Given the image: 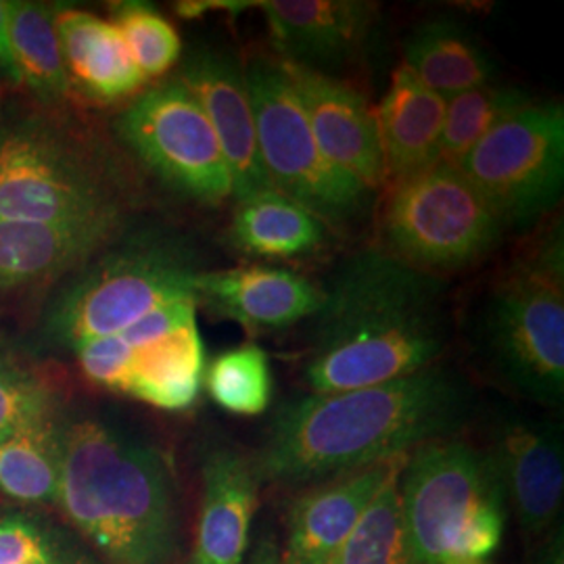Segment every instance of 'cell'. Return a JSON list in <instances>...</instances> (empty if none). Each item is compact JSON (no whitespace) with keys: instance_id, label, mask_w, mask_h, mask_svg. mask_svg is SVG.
Here are the masks:
<instances>
[{"instance_id":"6da1fadb","label":"cell","mask_w":564,"mask_h":564,"mask_svg":"<svg viewBox=\"0 0 564 564\" xmlns=\"http://www.w3.org/2000/svg\"><path fill=\"white\" fill-rule=\"evenodd\" d=\"M473 410V384L437 362L391 383L282 403L251 458L260 484L295 491L460 435Z\"/></svg>"},{"instance_id":"7a4b0ae2","label":"cell","mask_w":564,"mask_h":564,"mask_svg":"<svg viewBox=\"0 0 564 564\" xmlns=\"http://www.w3.org/2000/svg\"><path fill=\"white\" fill-rule=\"evenodd\" d=\"M314 318L303 362L314 395L405 379L437 364L449 341L444 281L383 249L343 263Z\"/></svg>"},{"instance_id":"3957f363","label":"cell","mask_w":564,"mask_h":564,"mask_svg":"<svg viewBox=\"0 0 564 564\" xmlns=\"http://www.w3.org/2000/svg\"><path fill=\"white\" fill-rule=\"evenodd\" d=\"M55 514L102 564H181L174 464L162 445L118 419L67 408Z\"/></svg>"},{"instance_id":"277c9868","label":"cell","mask_w":564,"mask_h":564,"mask_svg":"<svg viewBox=\"0 0 564 564\" xmlns=\"http://www.w3.org/2000/svg\"><path fill=\"white\" fill-rule=\"evenodd\" d=\"M67 109L0 97V223L134 220V174L111 142Z\"/></svg>"},{"instance_id":"5b68a950","label":"cell","mask_w":564,"mask_h":564,"mask_svg":"<svg viewBox=\"0 0 564 564\" xmlns=\"http://www.w3.org/2000/svg\"><path fill=\"white\" fill-rule=\"evenodd\" d=\"M199 272L184 242L132 228L53 286L32 351H74L82 343L120 335L163 303L195 297Z\"/></svg>"},{"instance_id":"8992f818","label":"cell","mask_w":564,"mask_h":564,"mask_svg":"<svg viewBox=\"0 0 564 564\" xmlns=\"http://www.w3.org/2000/svg\"><path fill=\"white\" fill-rule=\"evenodd\" d=\"M398 494L412 564L485 563L502 544L500 477L487 449L460 435L410 452Z\"/></svg>"},{"instance_id":"52a82bcc","label":"cell","mask_w":564,"mask_h":564,"mask_svg":"<svg viewBox=\"0 0 564 564\" xmlns=\"http://www.w3.org/2000/svg\"><path fill=\"white\" fill-rule=\"evenodd\" d=\"M485 362L524 400L564 402V239L552 224L489 289L479 316Z\"/></svg>"},{"instance_id":"ba28073f","label":"cell","mask_w":564,"mask_h":564,"mask_svg":"<svg viewBox=\"0 0 564 564\" xmlns=\"http://www.w3.org/2000/svg\"><path fill=\"white\" fill-rule=\"evenodd\" d=\"M379 228L384 253L433 276L481 262L508 230L479 188L444 162L391 184Z\"/></svg>"},{"instance_id":"9c48e42d","label":"cell","mask_w":564,"mask_h":564,"mask_svg":"<svg viewBox=\"0 0 564 564\" xmlns=\"http://www.w3.org/2000/svg\"><path fill=\"white\" fill-rule=\"evenodd\" d=\"M242 67L260 158L272 188L300 203L324 226L360 220L372 191L326 160L281 57L256 51Z\"/></svg>"},{"instance_id":"30bf717a","label":"cell","mask_w":564,"mask_h":564,"mask_svg":"<svg viewBox=\"0 0 564 564\" xmlns=\"http://www.w3.org/2000/svg\"><path fill=\"white\" fill-rule=\"evenodd\" d=\"M126 151L172 191L202 205L232 197V174L199 101L176 78L139 93L113 120Z\"/></svg>"},{"instance_id":"8fae6325","label":"cell","mask_w":564,"mask_h":564,"mask_svg":"<svg viewBox=\"0 0 564 564\" xmlns=\"http://www.w3.org/2000/svg\"><path fill=\"white\" fill-rule=\"evenodd\" d=\"M458 170L508 228L540 218L563 197V105L519 107L466 153Z\"/></svg>"},{"instance_id":"7c38bea8","label":"cell","mask_w":564,"mask_h":564,"mask_svg":"<svg viewBox=\"0 0 564 564\" xmlns=\"http://www.w3.org/2000/svg\"><path fill=\"white\" fill-rule=\"evenodd\" d=\"M529 542H540L561 523L564 498L563 429L554 421L506 416L491 431L485 447Z\"/></svg>"},{"instance_id":"4fadbf2b","label":"cell","mask_w":564,"mask_h":564,"mask_svg":"<svg viewBox=\"0 0 564 564\" xmlns=\"http://www.w3.org/2000/svg\"><path fill=\"white\" fill-rule=\"evenodd\" d=\"M405 456L370 464L293 491L284 508V564H324L362 521L395 475Z\"/></svg>"},{"instance_id":"5bb4252c","label":"cell","mask_w":564,"mask_h":564,"mask_svg":"<svg viewBox=\"0 0 564 564\" xmlns=\"http://www.w3.org/2000/svg\"><path fill=\"white\" fill-rule=\"evenodd\" d=\"M174 78L199 101L218 137L232 174V197L241 202L270 191L242 61L220 48H197Z\"/></svg>"},{"instance_id":"9a60e30c","label":"cell","mask_w":564,"mask_h":564,"mask_svg":"<svg viewBox=\"0 0 564 564\" xmlns=\"http://www.w3.org/2000/svg\"><path fill=\"white\" fill-rule=\"evenodd\" d=\"M132 226L134 220L0 223V297L53 289Z\"/></svg>"},{"instance_id":"2e32d148","label":"cell","mask_w":564,"mask_h":564,"mask_svg":"<svg viewBox=\"0 0 564 564\" xmlns=\"http://www.w3.org/2000/svg\"><path fill=\"white\" fill-rule=\"evenodd\" d=\"M282 63L326 160L372 193L384 186L387 170L375 109L345 82L289 61Z\"/></svg>"},{"instance_id":"e0dca14e","label":"cell","mask_w":564,"mask_h":564,"mask_svg":"<svg viewBox=\"0 0 564 564\" xmlns=\"http://www.w3.org/2000/svg\"><path fill=\"white\" fill-rule=\"evenodd\" d=\"M197 305L241 324L251 335L291 328L318 314L324 289L289 268L237 265L202 270L195 279Z\"/></svg>"},{"instance_id":"ac0fdd59","label":"cell","mask_w":564,"mask_h":564,"mask_svg":"<svg viewBox=\"0 0 564 564\" xmlns=\"http://www.w3.org/2000/svg\"><path fill=\"white\" fill-rule=\"evenodd\" d=\"M253 458L241 447L212 445L202 458V502L184 564H242L260 502Z\"/></svg>"},{"instance_id":"d6986e66","label":"cell","mask_w":564,"mask_h":564,"mask_svg":"<svg viewBox=\"0 0 564 564\" xmlns=\"http://www.w3.org/2000/svg\"><path fill=\"white\" fill-rule=\"evenodd\" d=\"M281 59L326 74L356 59L375 25V4L360 0L256 2Z\"/></svg>"},{"instance_id":"ffe728a7","label":"cell","mask_w":564,"mask_h":564,"mask_svg":"<svg viewBox=\"0 0 564 564\" xmlns=\"http://www.w3.org/2000/svg\"><path fill=\"white\" fill-rule=\"evenodd\" d=\"M55 28L74 97L109 105L141 93L147 80L111 21L57 7Z\"/></svg>"},{"instance_id":"44dd1931","label":"cell","mask_w":564,"mask_h":564,"mask_svg":"<svg viewBox=\"0 0 564 564\" xmlns=\"http://www.w3.org/2000/svg\"><path fill=\"white\" fill-rule=\"evenodd\" d=\"M387 182H400L440 162L445 99L405 65L398 67L375 109Z\"/></svg>"},{"instance_id":"7402d4cb","label":"cell","mask_w":564,"mask_h":564,"mask_svg":"<svg viewBox=\"0 0 564 564\" xmlns=\"http://www.w3.org/2000/svg\"><path fill=\"white\" fill-rule=\"evenodd\" d=\"M67 405L0 435V505L55 510Z\"/></svg>"},{"instance_id":"603a6c76","label":"cell","mask_w":564,"mask_h":564,"mask_svg":"<svg viewBox=\"0 0 564 564\" xmlns=\"http://www.w3.org/2000/svg\"><path fill=\"white\" fill-rule=\"evenodd\" d=\"M132 349L123 395L165 412H184L195 405L207 368L197 321Z\"/></svg>"},{"instance_id":"cb8c5ba5","label":"cell","mask_w":564,"mask_h":564,"mask_svg":"<svg viewBox=\"0 0 564 564\" xmlns=\"http://www.w3.org/2000/svg\"><path fill=\"white\" fill-rule=\"evenodd\" d=\"M403 65L440 97L494 82L496 65L484 44L456 20L424 21L403 44Z\"/></svg>"},{"instance_id":"d4e9b609","label":"cell","mask_w":564,"mask_h":564,"mask_svg":"<svg viewBox=\"0 0 564 564\" xmlns=\"http://www.w3.org/2000/svg\"><path fill=\"white\" fill-rule=\"evenodd\" d=\"M53 2L9 0L7 28L20 86L34 101L67 107L74 101L72 82L61 55Z\"/></svg>"},{"instance_id":"484cf974","label":"cell","mask_w":564,"mask_h":564,"mask_svg":"<svg viewBox=\"0 0 564 564\" xmlns=\"http://www.w3.org/2000/svg\"><path fill=\"white\" fill-rule=\"evenodd\" d=\"M230 239L249 256L293 260L323 247L326 226L300 203L270 188L237 202Z\"/></svg>"},{"instance_id":"4316f807","label":"cell","mask_w":564,"mask_h":564,"mask_svg":"<svg viewBox=\"0 0 564 564\" xmlns=\"http://www.w3.org/2000/svg\"><path fill=\"white\" fill-rule=\"evenodd\" d=\"M63 405L67 391L53 366L0 328V435Z\"/></svg>"},{"instance_id":"83f0119b","label":"cell","mask_w":564,"mask_h":564,"mask_svg":"<svg viewBox=\"0 0 564 564\" xmlns=\"http://www.w3.org/2000/svg\"><path fill=\"white\" fill-rule=\"evenodd\" d=\"M0 564H102L53 510H0Z\"/></svg>"},{"instance_id":"f1b7e54d","label":"cell","mask_w":564,"mask_h":564,"mask_svg":"<svg viewBox=\"0 0 564 564\" xmlns=\"http://www.w3.org/2000/svg\"><path fill=\"white\" fill-rule=\"evenodd\" d=\"M203 387L232 416H260L274 400V370L268 351L245 343L216 356L205 368Z\"/></svg>"},{"instance_id":"f546056e","label":"cell","mask_w":564,"mask_h":564,"mask_svg":"<svg viewBox=\"0 0 564 564\" xmlns=\"http://www.w3.org/2000/svg\"><path fill=\"white\" fill-rule=\"evenodd\" d=\"M531 101L519 88L494 82L445 99V120L440 141V162L458 167L466 153L498 123Z\"/></svg>"},{"instance_id":"4dcf8cb0","label":"cell","mask_w":564,"mask_h":564,"mask_svg":"<svg viewBox=\"0 0 564 564\" xmlns=\"http://www.w3.org/2000/svg\"><path fill=\"white\" fill-rule=\"evenodd\" d=\"M398 479L400 475L384 485L362 521L324 564H412L400 514Z\"/></svg>"},{"instance_id":"1f68e13d","label":"cell","mask_w":564,"mask_h":564,"mask_svg":"<svg viewBox=\"0 0 564 564\" xmlns=\"http://www.w3.org/2000/svg\"><path fill=\"white\" fill-rule=\"evenodd\" d=\"M111 23L144 80L162 78L178 65L181 34L153 4L141 0L118 2L111 9Z\"/></svg>"},{"instance_id":"d6a6232c","label":"cell","mask_w":564,"mask_h":564,"mask_svg":"<svg viewBox=\"0 0 564 564\" xmlns=\"http://www.w3.org/2000/svg\"><path fill=\"white\" fill-rule=\"evenodd\" d=\"M72 354L86 383L123 395L134 349L120 335L82 343Z\"/></svg>"},{"instance_id":"836d02e7","label":"cell","mask_w":564,"mask_h":564,"mask_svg":"<svg viewBox=\"0 0 564 564\" xmlns=\"http://www.w3.org/2000/svg\"><path fill=\"white\" fill-rule=\"evenodd\" d=\"M527 564H564L563 523L552 527L540 542H535Z\"/></svg>"},{"instance_id":"e575fe53","label":"cell","mask_w":564,"mask_h":564,"mask_svg":"<svg viewBox=\"0 0 564 564\" xmlns=\"http://www.w3.org/2000/svg\"><path fill=\"white\" fill-rule=\"evenodd\" d=\"M7 11H9V0H0V78L9 82L11 86H20L15 61H13V53H11V42H9Z\"/></svg>"},{"instance_id":"d590c367","label":"cell","mask_w":564,"mask_h":564,"mask_svg":"<svg viewBox=\"0 0 564 564\" xmlns=\"http://www.w3.org/2000/svg\"><path fill=\"white\" fill-rule=\"evenodd\" d=\"M242 564H284L279 538L272 531H265Z\"/></svg>"},{"instance_id":"8d00e7d4","label":"cell","mask_w":564,"mask_h":564,"mask_svg":"<svg viewBox=\"0 0 564 564\" xmlns=\"http://www.w3.org/2000/svg\"><path fill=\"white\" fill-rule=\"evenodd\" d=\"M475 564H485V563H475Z\"/></svg>"}]
</instances>
